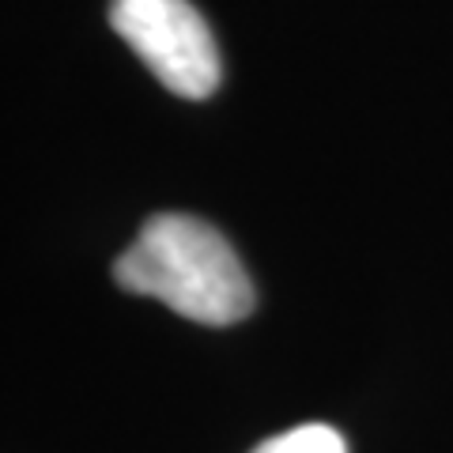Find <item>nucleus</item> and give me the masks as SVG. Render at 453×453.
I'll return each mask as SVG.
<instances>
[{
	"instance_id": "nucleus-1",
	"label": "nucleus",
	"mask_w": 453,
	"mask_h": 453,
	"mask_svg": "<svg viewBox=\"0 0 453 453\" xmlns=\"http://www.w3.org/2000/svg\"><path fill=\"white\" fill-rule=\"evenodd\" d=\"M125 291L166 303L201 325H234L253 310V283L226 238L193 216L163 211L113 265Z\"/></svg>"
},
{
	"instance_id": "nucleus-3",
	"label": "nucleus",
	"mask_w": 453,
	"mask_h": 453,
	"mask_svg": "<svg viewBox=\"0 0 453 453\" xmlns=\"http://www.w3.org/2000/svg\"><path fill=\"white\" fill-rule=\"evenodd\" d=\"M253 453H348V446L340 438V431L325 427V423H303L295 431L268 438Z\"/></svg>"
},
{
	"instance_id": "nucleus-2",
	"label": "nucleus",
	"mask_w": 453,
	"mask_h": 453,
	"mask_svg": "<svg viewBox=\"0 0 453 453\" xmlns=\"http://www.w3.org/2000/svg\"><path fill=\"white\" fill-rule=\"evenodd\" d=\"M110 23L166 91L208 98L219 88V50L189 0H110Z\"/></svg>"
}]
</instances>
